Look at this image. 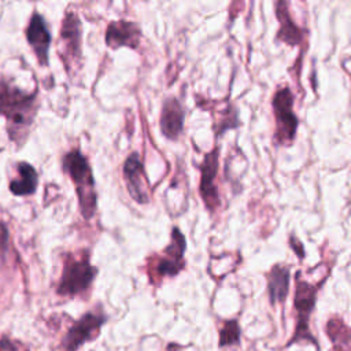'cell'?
I'll return each instance as SVG.
<instances>
[{"label": "cell", "instance_id": "6da1fadb", "mask_svg": "<svg viewBox=\"0 0 351 351\" xmlns=\"http://www.w3.org/2000/svg\"><path fill=\"white\" fill-rule=\"evenodd\" d=\"M38 108L37 93H27L7 80H0V115L5 118L10 140L21 147L29 136Z\"/></svg>", "mask_w": 351, "mask_h": 351}, {"label": "cell", "instance_id": "7a4b0ae2", "mask_svg": "<svg viewBox=\"0 0 351 351\" xmlns=\"http://www.w3.org/2000/svg\"><path fill=\"white\" fill-rule=\"evenodd\" d=\"M63 170L69 174L70 180L75 185L82 217L85 219H90L96 213L97 193L89 162L80 152V149H71L63 156Z\"/></svg>", "mask_w": 351, "mask_h": 351}, {"label": "cell", "instance_id": "3957f363", "mask_svg": "<svg viewBox=\"0 0 351 351\" xmlns=\"http://www.w3.org/2000/svg\"><path fill=\"white\" fill-rule=\"evenodd\" d=\"M97 269L89 262V254L84 252L81 256L69 255L58 287L59 295L73 296L86 291L96 277Z\"/></svg>", "mask_w": 351, "mask_h": 351}, {"label": "cell", "instance_id": "277c9868", "mask_svg": "<svg viewBox=\"0 0 351 351\" xmlns=\"http://www.w3.org/2000/svg\"><path fill=\"white\" fill-rule=\"evenodd\" d=\"M273 112L276 117V141L277 144L292 143L299 125L298 117L293 112V95L289 86L278 89L271 100Z\"/></svg>", "mask_w": 351, "mask_h": 351}, {"label": "cell", "instance_id": "5b68a950", "mask_svg": "<svg viewBox=\"0 0 351 351\" xmlns=\"http://www.w3.org/2000/svg\"><path fill=\"white\" fill-rule=\"evenodd\" d=\"M218 159H219V149L214 148L211 152L206 154L202 165L199 166L200 174H202L199 192L206 207L210 211H215L219 207V195L215 184L218 167H219Z\"/></svg>", "mask_w": 351, "mask_h": 351}, {"label": "cell", "instance_id": "8992f818", "mask_svg": "<svg viewBox=\"0 0 351 351\" xmlns=\"http://www.w3.org/2000/svg\"><path fill=\"white\" fill-rule=\"evenodd\" d=\"M123 178L132 199L140 204L149 202V181L140 156L134 152L128 156L123 165Z\"/></svg>", "mask_w": 351, "mask_h": 351}, {"label": "cell", "instance_id": "52a82bcc", "mask_svg": "<svg viewBox=\"0 0 351 351\" xmlns=\"http://www.w3.org/2000/svg\"><path fill=\"white\" fill-rule=\"evenodd\" d=\"M106 322L103 313H86L84 314L66 333L62 346L66 351H75L82 343L92 340Z\"/></svg>", "mask_w": 351, "mask_h": 351}, {"label": "cell", "instance_id": "ba28073f", "mask_svg": "<svg viewBox=\"0 0 351 351\" xmlns=\"http://www.w3.org/2000/svg\"><path fill=\"white\" fill-rule=\"evenodd\" d=\"M186 250V241L184 234L178 228H173L170 244L165 248L163 256L158 261L156 273L159 276L173 277L178 274L185 263H184V252Z\"/></svg>", "mask_w": 351, "mask_h": 351}, {"label": "cell", "instance_id": "9c48e42d", "mask_svg": "<svg viewBox=\"0 0 351 351\" xmlns=\"http://www.w3.org/2000/svg\"><path fill=\"white\" fill-rule=\"evenodd\" d=\"M60 43L63 47L62 56L66 67L81 58V22L74 12H67L62 22Z\"/></svg>", "mask_w": 351, "mask_h": 351}, {"label": "cell", "instance_id": "30bf717a", "mask_svg": "<svg viewBox=\"0 0 351 351\" xmlns=\"http://www.w3.org/2000/svg\"><path fill=\"white\" fill-rule=\"evenodd\" d=\"M315 287L298 280L296 291H295V308L298 310V326L295 330L293 340H299L302 337H310L308 332V317L315 304Z\"/></svg>", "mask_w": 351, "mask_h": 351}, {"label": "cell", "instance_id": "8fae6325", "mask_svg": "<svg viewBox=\"0 0 351 351\" xmlns=\"http://www.w3.org/2000/svg\"><path fill=\"white\" fill-rule=\"evenodd\" d=\"M26 40L36 53V58L41 66L48 64V49L51 45V33L47 27L45 19L34 12L26 27Z\"/></svg>", "mask_w": 351, "mask_h": 351}, {"label": "cell", "instance_id": "7c38bea8", "mask_svg": "<svg viewBox=\"0 0 351 351\" xmlns=\"http://www.w3.org/2000/svg\"><path fill=\"white\" fill-rule=\"evenodd\" d=\"M141 32L138 26L129 21H115L107 26L106 44L110 48L130 47L137 48L140 44Z\"/></svg>", "mask_w": 351, "mask_h": 351}, {"label": "cell", "instance_id": "4fadbf2b", "mask_svg": "<svg viewBox=\"0 0 351 351\" xmlns=\"http://www.w3.org/2000/svg\"><path fill=\"white\" fill-rule=\"evenodd\" d=\"M184 118H185V111L181 103L176 97L166 99L162 107L160 121H159V126L163 136L167 137L169 140L178 138L184 128Z\"/></svg>", "mask_w": 351, "mask_h": 351}, {"label": "cell", "instance_id": "5bb4252c", "mask_svg": "<svg viewBox=\"0 0 351 351\" xmlns=\"http://www.w3.org/2000/svg\"><path fill=\"white\" fill-rule=\"evenodd\" d=\"M16 171L18 176L10 182V191L16 196H26L34 193L38 184V176L36 169L26 162H19L16 165Z\"/></svg>", "mask_w": 351, "mask_h": 351}, {"label": "cell", "instance_id": "9a60e30c", "mask_svg": "<svg viewBox=\"0 0 351 351\" xmlns=\"http://www.w3.org/2000/svg\"><path fill=\"white\" fill-rule=\"evenodd\" d=\"M289 267L282 265H276L267 274L269 295L271 303H280L287 299L289 291Z\"/></svg>", "mask_w": 351, "mask_h": 351}, {"label": "cell", "instance_id": "2e32d148", "mask_svg": "<svg viewBox=\"0 0 351 351\" xmlns=\"http://www.w3.org/2000/svg\"><path fill=\"white\" fill-rule=\"evenodd\" d=\"M276 14L280 21V30L277 34V40H281L289 45H298L302 40V33L289 16L288 4L284 1H278L276 4Z\"/></svg>", "mask_w": 351, "mask_h": 351}, {"label": "cell", "instance_id": "e0dca14e", "mask_svg": "<svg viewBox=\"0 0 351 351\" xmlns=\"http://www.w3.org/2000/svg\"><path fill=\"white\" fill-rule=\"evenodd\" d=\"M240 341V326L237 321H226L219 332V346H232Z\"/></svg>", "mask_w": 351, "mask_h": 351}]
</instances>
